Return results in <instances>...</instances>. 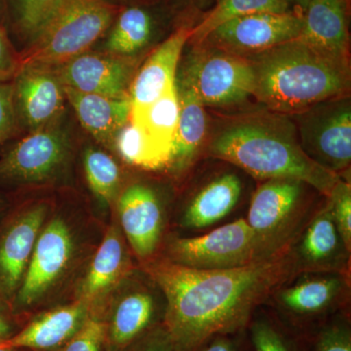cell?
I'll use <instances>...</instances> for the list:
<instances>
[{"label": "cell", "instance_id": "1", "mask_svg": "<svg viewBox=\"0 0 351 351\" xmlns=\"http://www.w3.org/2000/svg\"><path fill=\"white\" fill-rule=\"evenodd\" d=\"M147 272L165 298L164 326L178 351H197L214 337L245 331L258 307L295 276L290 247L237 269H191L163 260Z\"/></svg>", "mask_w": 351, "mask_h": 351}, {"label": "cell", "instance_id": "2", "mask_svg": "<svg viewBox=\"0 0 351 351\" xmlns=\"http://www.w3.org/2000/svg\"><path fill=\"white\" fill-rule=\"evenodd\" d=\"M248 59L255 71L253 97L279 114H297L350 90L348 57L316 49L299 38Z\"/></svg>", "mask_w": 351, "mask_h": 351}, {"label": "cell", "instance_id": "3", "mask_svg": "<svg viewBox=\"0 0 351 351\" xmlns=\"http://www.w3.org/2000/svg\"><path fill=\"white\" fill-rule=\"evenodd\" d=\"M295 131L285 119L248 117L219 132L210 144L209 152L257 179L298 180L327 197L341 176L311 161Z\"/></svg>", "mask_w": 351, "mask_h": 351}, {"label": "cell", "instance_id": "4", "mask_svg": "<svg viewBox=\"0 0 351 351\" xmlns=\"http://www.w3.org/2000/svg\"><path fill=\"white\" fill-rule=\"evenodd\" d=\"M121 6L108 0H56L19 52L20 66L57 68L87 52L112 27Z\"/></svg>", "mask_w": 351, "mask_h": 351}, {"label": "cell", "instance_id": "5", "mask_svg": "<svg viewBox=\"0 0 351 351\" xmlns=\"http://www.w3.org/2000/svg\"><path fill=\"white\" fill-rule=\"evenodd\" d=\"M294 179L265 180L252 196L246 221L255 239L258 260L287 250L304 221V186Z\"/></svg>", "mask_w": 351, "mask_h": 351}, {"label": "cell", "instance_id": "6", "mask_svg": "<svg viewBox=\"0 0 351 351\" xmlns=\"http://www.w3.org/2000/svg\"><path fill=\"white\" fill-rule=\"evenodd\" d=\"M348 276L341 272H302L281 284L269 297L281 322L311 339L345 304L350 293Z\"/></svg>", "mask_w": 351, "mask_h": 351}, {"label": "cell", "instance_id": "7", "mask_svg": "<svg viewBox=\"0 0 351 351\" xmlns=\"http://www.w3.org/2000/svg\"><path fill=\"white\" fill-rule=\"evenodd\" d=\"M195 46L176 80L188 85L204 107L239 105L253 97L255 71L248 58L206 43Z\"/></svg>", "mask_w": 351, "mask_h": 351}, {"label": "cell", "instance_id": "8", "mask_svg": "<svg viewBox=\"0 0 351 351\" xmlns=\"http://www.w3.org/2000/svg\"><path fill=\"white\" fill-rule=\"evenodd\" d=\"M294 115H297L300 145L311 161L337 175L350 167V97L321 101Z\"/></svg>", "mask_w": 351, "mask_h": 351}, {"label": "cell", "instance_id": "9", "mask_svg": "<svg viewBox=\"0 0 351 351\" xmlns=\"http://www.w3.org/2000/svg\"><path fill=\"white\" fill-rule=\"evenodd\" d=\"M167 252L166 260L197 270L237 269L261 261L253 232L245 219L199 237H174L168 243Z\"/></svg>", "mask_w": 351, "mask_h": 351}, {"label": "cell", "instance_id": "10", "mask_svg": "<svg viewBox=\"0 0 351 351\" xmlns=\"http://www.w3.org/2000/svg\"><path fill=\"white\" fill-rule=\"evenodd\" d=\"M71 141L60 120L27 133L0 156V186L13 188L48 181L63 167Z\"/></svg>", "mask_w": 351, "mask_h": 351}, {"label": "cell", "instance_id": "11", "mask_svg": "<svg viewBox=\"0 0 351 351\" xmlns=\"http://www.w3.org/2000/svg\"><path fill=\"white\" fill-rule=\"evenodd\" d=\"M302 27V13L298 11L250 14L219 25L202 43L248 58L299 38Z\"/></svg>", "mask_w": 351, "mask_h": 351}, {"label": "cell", "instance_id": "12", "mask_svg": "<svg viewBox=\"0 0 351 351\" xmlns=\"http://www.w3.org/2000/svg\"><path fill=\"white\" fill-rule=\"evenodd\" d=\"M73 241L68 223L61 218L41 230L24 279L11 304L14 315L36 306L63 274L73 253Z\"/></svg>", "mask_w": 351, "mask_h": 351}, {"label": "cell", "instance_id": "13", "mask_svg": "<svg viewBox=\"0 0 351 351\" xmlns=\"http://www.w3.org/2000/svg\"><path fill=\"white\" fill-rule=\"evenodd\" d=\"M11 83L20 132L31 133L61 119L66 99L54 68L20 66Z\"/></svg>", "mask_w": 351, "mask_h": 351}, {"label": "cell", "instance_id": "14", "mask_svg": "<svg viewBox=\"0 0 351 351\" xmlns=\"http://www.w3.org/2000/svg\"><path fill=\"white\" fill-rule=\"evenodd\" d=\"M47 214L45 204L25 208L0 223V298L12 304Z\"/></svg>", "mask_w": 351, "mask_h": 351}, {"label": "cell", "instance_id": "15", "mask_svg": "<svg viewBox=\"0 0 351 351\" xmlns=\"http://www.w3.org/2000/svg\"><path fill=\"white\" fill-rule=\"evenodd\" d=\"M64 86L82 93L122 99L129 96L137 73L135 57L119 56L91 51L54 68Z\"/></svg>", "mask_w": 351, "mask_h": 351}, {"label": "cell", "instance_id": "16", "mask_svg": "<svg viewBox=\"0 0 351 351\" xmlns=\"http://www.w3.org/2000/svg\"><path fill=\"white\" fill-rule=\"evenodd\" d=\"M290 251L295 276L302 272L350 274L351 249L341 237L327 202L306 221Z\"/></svg>", "mask_w": 351, "mask_h": 351}, {"label": "cell", "instance_id": "17", "mask_svg": "<svg viewBox=\"0 0 351 351\" xmlns=\"http://www.w3.org/2000/svg\"><path fill=\"white\" fill-rule=\"evenodd\" d=\"M120 223L132 249L142 260L156 253L164 228L162 203L156 191L134 184L122 193L119 202Z\"/></svg>", "mask_w": 351, "mask_h": 351}, {"label": "cell", "instance_id": "18", "mask_svg": "<svg viewBox=\"0 0 351 351\" xmlns=\"http://www.w3.org/2000/svg\"><path fill=\"white\" fill-rule=\"evenodd\" d=\"M193 27L179 25L138 69L129 91L132 110H141L151 105L175 84L182 52L191 38Z\"/></svg>", "mask_w": 351, "mask_h": 351}, {"label": "cell", "instance_id": "19", "mask_svg": "<svg viewBox=\"0 0 351 351\" xmlns=\"http://www.w3.org/2000/svg\"><path fill=\"white\" fill-rule=\"evenodd\" d=\"M166 306L160 307L147 287L127 293L107 318L110 351H122L164 324Z\"/></svg>", "mask_w": 351, "mask_h": 351}, {"label": "cell", "instance_id": "20", "mask_svg": "<svg viewBox=\"0 0 351 351\" xmlns=\"http://www.w3.org/2000/svg\"><path fill=\"white\" fill-rule=\"evenodd\" d=\"M85 300L58 307L27 323L4 345L27 351H54L73 338L89 315Z\"/></svg>", "mask_w": 351, "mask_h": 351}, {"label": "cell", "instance_id": "21", "mask_svg": "<svg viewBox=\"0 0 351 351\" xmlns=\"http://www.w3.org/2000/svg\"><path fill=\"white\" fill-rule=\"evenodd\" d=\"M348 6L346 0H311L302 12L299 38L316 49L348 57Z\"/></svg>", "mask_w": 351, "mask_h": 351}, {"label": "cell", "instance_id": "22", "mask_svg": "<svg viewBox=\"0 0 351 351\" xmlns=\"http://www.w3.org/2000/svg\"><path fill=\"white\" fill-rule=\"evenodd\" d=\"M242 195V182L237 174L225 173L214 178L189 201L181 217L182 228L202 230L232 213Z\"/></svg>", "mask_w": 351, "mask_h": 351}, {"label": "cell", "instance_id": "23", "mask_svg": "<svg viewBox=\"0 0 351 351\" xmlns=\"http://www.w3.org/2000/svg\"><path fill=\"white\" fill-rule=\"evenodd\" d=\"M64 92L83 128L101 144L112 145L117 132L130 117V97L110 98L82 93L68 86H64Z\"/></svg>", "mask_w": 351, "mask_h": 351}, {"label": "cell", "instance_id": "24", "mask_svg": "<svg viewBox=\"0 0 351 351\" xmlns=\"http://www.w3.org/2000/svg\"><path fill=\"white\" fill-rule=\"evenodd\" d=\"M180 101V117L173 141L169 170L182 173L193 162L207 134L204 106L195 92L176 80Z\"/></svg>", "mask_w": 351, "mask_h": 351}, {"label": "cell", "instance_id": "25", "mask_svg": "<svg viewBox=\"0 0 351 351\" xmlns=\"http://www.w3.org/2000/svg\"><path fill=\"white\" fill-rule=\"evenodd\" d=\"M149 6L144 4L121 6L106 34L105 52L134 57L149 45L156 27V17Z\"/></svg>", "mask_w": 351, "mask_h": 351}, {"label": "cell", "instance_id": "26", "mask_svg": "<svg viewBox=\"0 0 351 351\" xmlns=\"http://www.w3.org/2000/svg\"><path fill=\"white\" fill-rule=\"evenodd\" d=\"M112 145L129 165L145 170L169 169V152L157 144L144 127L132 119L131 114L117 132Z\"/></svg>", "mask_w": 351, "mask_h": 351}, {"label": "cell", "instance_id": "27", "mask_svg": "<svg viewBox=\"0 0 351 351\" xmlns=\"http://www.w3.org/2000/svg\"><path fill=\"white\" fill-rule=\"evenodd\" d=\"M126 267L123 242L115 228H110L99 247L82 286L85 301L107 291L122 276Z\"/></svg>", "mask_w": 351, "mask_h": 351}, {"label": "cell", "instance_id": "28", "mask_svg": "<svg viewBox=\"0 0 351 351\" xmlns=\"http://www.w3.org/2000/svg\"><path fill=\"white\" fill-rule=\"evenodd\" d=\"M295 11L286 0H216L214 6L195 25L189 41L198 45L210 32L228 21L250 14L262 12L288 13Z\"/></svg>", "mask_w": 351, "mask_h": 351}, {"label": "cell", "instance_id": "29", "mask_svg": "<svg viewBox=\"0 0 351 351\" xmlns=\"http://www.w3.org/2000/svg\"><path fill=\"white\" fill-rule=\"evenodd\" d=\"M131 117L172 156L173 141L180 117L179 95L176 82L151 105L141 110H131Z\"/></svg>", "mask_w": 351, "mask_h": 351}, {"label": "cell", "instance_id": "30", "mask_svg": "<svg viewBox=\"0 0 351 351\" xmlns=\"http://www.w3.org/2000/svg\"><path fill=\"white\" fill-rule=\"evenodd\" d=\"M56 0H0V24L12 43L27 44Z\"/></svg>", "mask_w": 351, "mask_h": 351}, {"label": "cell", "instance_id": "31", "mask_svg": "<svg viewBox=\"0 0 351 351\" xmlns=\"http://www.w3.org/2000/svg\"><path fill=\"white\" fill-rule=\"evenodd\" d=\"M247 329L254 351H306L309 339L269 316H253Z\"/></svg>", "mask_w": 351, "mask_h": 351}, {"label": "cell", "instance_id": "32", "mask_svg": "<svg viewBox=\"0 0 351 351\" xmlns=\"http://www.w3.org/2000/svg\"><path fill=\"white\" fill-rule=\"evenodd\" d=\"M84 170L95 196L103 204H110L117 195L120 182V170L114 159L99 149H87Z\"/></svg>", "mask_w": 351, "mask_h": 351}, {"label": "cell", "instance_id": "33", "mask_svg": "<svg viewBox=\"0 0 351 351\" xmlns=\"http://www.w3.org/2000/svg\"><path fill=\"white\" fill-rule=\"evenodd\" d=\"M313 351H351V326L346 313H337L311 338Z\"/></svg>", "mask_w": 351, "mask_h": 351}, {"label": "cell", "instance_id": "34", "mask_svg": "<svg viewBox=\"0 0 351 351\" xmlns=\"http://www.w3.org/2000/svg\"><path fill=\"white\" fill-rule=\"evenodd\" d=\"M54 351H110L107 318L99 313H90L73 338Z\"/></svg>", "mask_w": 351, "mask_h": 351}, {"label": "cell", "instance_id": "35", "mask_svg": "<svg viewBox=\"0 0 351 351\" xmlns=\"http://www.w3.org/2000/svg\"><path fill=\"white\" fill-rule=\"evenodd\" d=\"M327 204L331 210L339 232L348 248L351 249V186L350 182L339 178L327 196Z\"/></svg>", "mask_w": 351, "mask_h": 351}, {"label": "cell", "instance_id": "36", "mask_svg": "<svg viewBox=\"0 0 351 351\" xmlns=\"http://www.w3.org/2000/svg\"><path fill=\"white\" fill-rule=\"evenodd\" d=\"M11 82H0V149L19 133Z\"/></svg>", "mask_w": 351, "mask_h": 351}, {"label": "cell", "instance_id": "37", "mask_svg": "<svg viewBox=\"0 0 351 351\" xmlns=\"http://www.w3.org/2000/svg\"><path fill=\"white\" fill-rule=\"evenodd\" d=\"M19 68V52L0 24V82H11Z\"/></svg>", "mask_w": 351, "mask_h": 351}, {"label": "cell", "instance_id": "38", "mask_svg": "<svg viewBox=\"0 0 351 351\" xmlns=\"http://www.w3.org/2000/svg\"><path fill=\"white\" fill-rule=\"evenodd\" d=\"M122 351H178L164 324L156 327L142 339Z\"/></svg>", "mask_w": 351, "mask_h": 351}, {"label": "cell", "instance_id": "39", "mask_svg": "<svg viewBox=\"0 0 351 351\" xmlns=\"http://www.w3.org/2000/svg\"><path fill=\"white\" fill-rule=\"evenodd\" d=\"M239 334L219 335L204 343L197 351H242Z\"/></svg>", "mask_w": 351, "mask_h": 351}, {"label": "cell", "instance_id": "40", "mask_svg": "<svg viewBox=\"0 0 351 351\" xmlns=\"http://www.w3.org/2000/svg\"><path fill=\"white\" fill-rule=\"evenodd\" d=\"M4 304H8L0 298V341H2L12 338L14 335L18 332L14 328L12 320L4 308Z\"/></svg>", "mask_w": 351, "mask_h": 351}, {"label": "cell", "instance_id": "41", "mask_svg": "<svg viewBox=\"0 0 351 351\" xmlns=\"http://www.w3.org/2000/svg\"><path fill=\"white\" fill-rule=\"evenodd\" d=\"M112 3L117 5H133V4H144V5H152L156 3V0H108Z\"/></svg>", "mask_w": 351, "mask_h": 351}, {"label": "cell", "instance_id": "42", "mask_svg": "<svg viewBox=\"0 0 351 351\" xmlns=\"http://www.w3.org/2000/svg\"><path fill=\"white\" fill-rule=\"evenodd\" d=\"M286 1L295 11L302 13L306 10L311 0H286Z\"/></svg>", "mask_w": 351, "mask_h": 351}, {"label": "cell", "instance_id": "43", "mask_svg": "<svg viewBox=\"0 0 351 351\" xmlns=\"http://www.w3.org/2000/svg\"><path fill=\"white\" fill-rule=\"evenodd\" d=\"M176 2L182 4V5L186 6H195L201 3V2L205 1V0H174ZM216 1V0H215Z\"/></svg>", "mask_w": 351, "mask_h": 351}, {"label": "cell", "instance_id": "44", "mask_svg": "<svg viewBox=\"0 0 351 351\" xmlns=\"http://www.w3.org/2000/svg\"><path fill=\"white\" fill-rule=\"evenodd\" d=\"M0 351H27L25 350H21V348H13V346H9L4 345L3 341L0 343Z\"/></svg>", "mask_w": 351, "mask_h": 351}, {"label": "cell", "instance_id": "45", "mask_svg": "<svg viewBox=\"0 0 351 351\" xmlns=\"http://www.w3.org/2000/svg\"><path fill=\"white\" fill-rule=\"evenodd\" d=\"M4 207V201L2 199L1 197H0V211H1L2 209H3Z\"/></svg>", "mask_w": 351, "mask_h": 351}, {"label": "cell", "instance_id": "46", "mask_svg": "<svg viewBox=\"0 0 351 351\" xmlns=\"http://www.w3.org/2000/svg\"><path fill=\"white\" fill-rule=\"evenodd\" d=\"M346 1H348V3H350V0H346Z\"/></svg>", "mask_w": 351, "mask_h": 351}, {"label": "cell", "instance_id": "47", "mask_svg": "<svg viewBox=\"0 0 351 351\" xmlns=\"http://www.w3.org/2000/svg\"><path fill=\"white\" fill-rule=\"evenodd\" d=\"M2 343V341H0V343Z\"/></svg>", "mask_w": 351, "mask_h": 351}]
</instances>
